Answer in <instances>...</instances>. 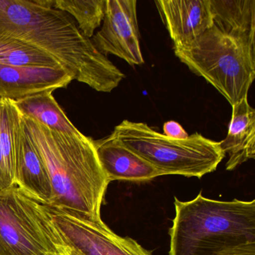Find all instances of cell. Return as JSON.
Here are the masks:
<instances>
[{"mask_svg": "<svg viewBox=\"0 0 255 255\" xmlns=\"http://www.w3.org/2000/svg\"><path fill=\"white\" fill-rule=\"evenodd\" d=\"M52 7L75 19L79 29L91 39L104 20L106 0H52Z\"/></svg>", "mask_w": 255, "mask_h": 255, "instance_id": "obj_18", "label": "cell"}, {"mask_svg": "<svg viewBox=\"0 0 255 255\" xmlns=\"http://www.w3.org/2000/svg\"><path fill=\"white\" fill-rule=\"evenodd\" d=\"M163 132V135L174 139H185L189 136L183 127L174 121H169L164 124Z\"/></svg>", "mask_w": 255, "mask_h": 255, "instance_id": "obj_20", "label": "cell"}, {"mask_svg": "<svg viewBox=\"0 0 255 255\" xmlns=\"http://www.w3.org/2000/svg\"><path fill=\"white\" fill-rule=\"evenodd\" d=\"M92 41L105 56L114 55L132 66L144 64L136 0H106L102 28L92 37Z\"/></svg>", "mask_w": 255, "mask_h": 255, "instance_id": "obj_8", "label": "cell"}, {"mask_svg": "<svg viewBox=\"0 0 255 255\" xmlns=\"http://www.w3.org/2000/svg\"><path fill=\"white\" fill-rule=\"evenodd\" d=\"M12 101L21 114L39 122L49 129L64 133L80 132L56 102L53 92H41Z\"/></svg>", "mask_w": 255, "mask_h": 255, "instance_id": "obj_15", "label": "cell"}, {"mask_svg": "<svg viewBox=\"0 0 255 255\" xmlns=\"http://www.w3.org/2000/svg\"><path fill=\"white\" fill-rule=\"evenodd\" d=\"M95 144L110 183L114 180L147 181L164 175L160 170L125 147L113 135L97 140Z\"/></svg>", "mask_w": 255, "mask_h": 255, "instance_id": "obj_12", "label": "cell"}, {"mask_svg": "<svg viewBox=\"0 0 255 255\" xmlns=\"http://www.w3.org/2000/svg\"><path fill=\"white\" fill-rule=\"evenodd\" d=\"M210 6L216 27L255 41V0H210Z\"/></svg>", "mask_w": 255, "mask_h": 255, "instance_id": "obj_14", "label": "cell"}, {"mask_svg": "<svg viewBox=\"0 0 255 255\" xmlns=\"http://www.w3.org/2000/svg\"><path fill=\"white\" fill-rule=\"evenodd\" d=\"M175 216L169 229V255H212L227 248L255 242V201L174 198Z\"/></svg>", "mask_w": 255, "mask_h": 255, "instance_id": "obj_3", "label": "cell"}, {"mask_svg": "<svg viewBox=\"0 0 255 255\" xmlns=\"http://www.w3.org/2000/svg\"><path fill=\"white\" fill-rule=\"evenodd\" d=\"M60 244L83 255H151L135 240L115 234L102 220L44 205Z\"/></svg>", "mask_w": 255, "mask_h": 255, "instance_id": "obj_7", "label": "cell"}, {"mask_svg": "<svg viewBox=\"0 0 255 255\" xmlns=\"http://www.w3.org/2000/svg\"><path fill=\"white\" fill-rule=\"evenodd\" d=\"M58 250L63 255H83L77 251L74 250L72 248L68 247L65 245H57Z\"/></svg>", "mask_w": 255, "mask_h": 255, "instance_id": "obj_21", "label": "cell"}, {"mask_svg": "<svg viewBox=\"0 0 255 255\" xmlns=\"http://www.w3.org/2000/svg\"><path fill=\"white\" fill-rule=\"evenodd\" d=\"M155 4L174 47L191 44L213 25L210 0H156Z\"/></svg>", "mask_w": 255, "mask_h": 255, "instance_id": "obj_10", "label": "cell"}, {"mask_svg": "<svg viewBox=\"0 0 255 255\" xmlns=\"http://www.w3.org/2000/svg\"><path fill=\"white\" fill-rule=\"evenodd\" d=\"M59 244L44 204L15 185L0 192V255H53Z\"/></svg>", "mask_w": 255, "mask_h": 255, "instance_id": "obj_6", "label": "cell"}, {"mask_svg": "<svg viewBox=\"0 0 255 255\" xmlns=\"http://www.w3.org/2000/svg\"><path fill=\"white\" fill-rule=\"evenodd\" d=\"M14 185L44 205L53 199V187L47 168L26 135L17 109L14 127Z\"/></svg>", "mask_w": 255, "mask_h": 255, "instance_id": "obj_9", "label": "cell"}, {"mask_svg": "<svg viewBox=\"0 0 255 255\" xmlns=\"http://www.w3.org/2000/svg\"><path fill=\"white\" fill-rule=\"evenodd\" d=\"M212 255H255V242H248L227 248Z\"/></svg>", "mask_w": 255, "mask_h": 255, "instance_id": "obj_19", "label": "cell"}, {"mask_svg": "<svg viewBox=\"0 0 255 255\" xmlns=\"http://www.w3.org/2000/svg\"><path fill=\"white\" fill-rule=\"evenodd\" d=\"M193 74L213 86L231 107L248 98L255 78V41L226 33L213 25L195 41L174 47Z\"/></svg>", "mask_w": 255, "mask_h": 255, "instance_id": "obj_4", "label": "cell"}, {"mask_svg": "<svg viewBox=\"0 0 255 255\" xmlns=\"http://www.w3.org/2000/svg\"><path fill=\"white\" fill-rule=\"evenodd\" d=\"M17 108L0 99V192L14 186V127Z\"/></svg>", "mask_w": 255, "mask_h": 255, "instance_id": "obj_16", "label": "cell"}, {"mask_svg": "<svg viewBox=\"0 0 255 255\" xmlns=\"http://www.w3.org/2000/svg\"><path fill=\"white\" fill-rule=\"evenodd\" d=\"M220 146L225 154H228L226 169L236 168L255 158V111L243 98L232 106V116L228 135Z\"/></svg>", "mask_w": 255, "mask_h": 255, "instance_id": "obj_13", "label": "cell"}, {"mask_svg": "<svg viewBox=\"0 0 255 255\" xmlns=\"http://www.w3.org/2000/svg\"><path fill=\"white\" fill-rule=\"evenodd\" d=\"M0 64L29 68H62L45 52L14 37L3 35H0Z\"/></svg>", "mask_w": 255, "mask_h": 255, "instance_id": "obj_17", "label": "cell"}, {"mask_svg": "<svg viewBox=\"0 0 255 255\" xmlns=\"http://www.w3.org/2000/svg\"><path fill=\"white\" fill-rule=\"evenodd\" d=\"M20 113L26 135L47 168L53 187L50 207L101 221V209L110 181L101 166L95 141L81 132L49 129Z\"/></svg>", "mask_w": 255, "mask_h": 255, "instance_id": "obj_2", "label": "cell"}, {"mask_svg": "<svg viewBox=\"0 0 255 255\" xmlns=\"http://www.w3.org/2000/svg\"><path fill=\"white\" fill-rule=\"evenodd\" d=\"M73 77L62 68H29L0 64V99L17 101L66 88Z\"/></svg>", "mask_w": 255, "mask_h": 255, "instance_id": "obj_11", "label": "cell"}, {"mask_svg": "<svg viewBox=\"0 0 255 255\" xmlns=\"http://www.w3.org/2000/svg\"><path fill=\"white\" fill-rule=\"evenodd\" d=\"M111 135L164 175L201 178L216 171L225 156L220 142L198 132L185 139H174L146 124L125 120L115 128Z\"/></svg>", "mask_w": 255, "mask_h": 255, "instance_id": "obj_5", "label": "cell"}, {"mask_svg": "<svg viewBox=\"0 0 255 255\" xmlns=\"http://www.w3.org/2000/svg\"><path fill=\"white\" fill-rule=\"evenodd\" d=\"M63 255L62 254H61L60 252H59V253L56 254V255Z\"/></svg>", "mask_w": 255, "mask_h": 255, "instance_id": "obj_22", "label": "cell"}, {"mask_svg": "<svg viewBox=\"0 0 255 255\" xmlns=\"http://www.w3.org/2000/svg\"><path fill=\"white\" fill-rule=\"evenodd\" d=\"M0 35L45 52L73 80L97 92H112L125 77L71 16L52 7V0H0Z\"/></svg>", "mask_w": 255, "mask_h": 255, "instance_id": "obj_1", "label": "cell"}]
</instances>
